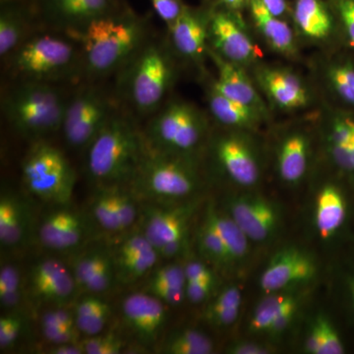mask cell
<instances>
[{"label":"cell","mask_w":354,"mask_h":354,"mask_svg":"<svg viewBox=\"0 0 354 354\" xmlns=\"http://www.w3.org/2000/svg\"><path fill=\"white\" fill-rule=\"evenodd\" d=\"M80 46L84 75L104 78L120 73L148 41L147 23L129 8L91 23L72 35Z\"/></svg>","instance_id":"1"},{"label":"cell","mask_w":354,"mask_h":354,"mask_svg":"<svg viewBox=\"0 0 354 354\" xmlns=\"http://www.w3.org/2000/svg\"><path fill=\"white\" fill-rule=\"evenodd\" d=\"M87 149L88 174L97 183L113 187L132 183L149 146L144 132L118 109Z\"/></svg>","instance_id":"2"},{"label":"cell","mask_w":354,"mask_h":354,"mask_svg":"<svg viewBox=\"0 0 354 354\" xmlns=\"http://www.w3.org/2000/svg\"><path fill=\"white\" fill-rule=\"evenodd\" d=\"M58 34L32 32L6 60L11 76L19 81L57 84L84 75L80 46L67 35Z\"/></svg>","instance_id":"3"},{"label":"cell","mask_w":354,"mask_h":354,"mask_svg":"<svg viewBox=\"0 0 354 354\" xmlns=\"http://www.w3.org/2000/svg\"><path fill=\"white\" fill-rule=\"evenodd\" d=\"M171 48L147 41L121 73L125 99L140 115H153L164 106L176 78Z\"/></svg>","instance_id":"4"},{"label":"cell","mask_w":354,"mask_h":354,"mask_svg":"<svg viewBox=\"0 0 354 354\" xmlns=\"http://www.w3.org/2000/svg\"><path fill=\"white\" fill-rule=\"evenodd\" d=\"M67 101L57 84L19 81L2 108L16 131L38 141L62 129Z\"/></svg>","instance_id":"5"},{"label":"cell","mask_w":354,"mask_h":354,"mask_svg":"<svg viewBox=\"0 0 354 354\" xmlns=\"http://www.w3.org/2000/svg\"><path fill=\"white\" fill-rule=\"evenodd\" d=\"M208 132L206 113L189 102L171 100L153 114L144 134L156 152L191 158Z\"/></svg>","instance_id":"6"},{"label":"cell","mask_w":354,"mask_h":354,"mask_svg":"<svg viewBox=\"0 0 354 354\" xmlns=\"http://www.w3.org/2000/svg\"><path fill=\"white\" fill-rule=\"evenodd\" d=\"M23 181L34 196L53 204L66 205L75 186V172L62 151L38 140L23 160Z\"/></svg>","instance_id":"7"},{"label":"cell","mask_w":354,"mask_h":354,"mask_svg":"<svg viewBox=\"0 0 354 354\" xmlns=\"http://www.w3.org/2000/svg\"><path fill=\"white\" fill-rule=\"evenodd\" d=\"M131 183L144 197L183 199L198 189L199 177L191 158L156 152L149 147Z\"/></svg>","instance_id":"8"},{"label":"cell","mask_w":354,"mask_h":354,"mask_svg":"<svg viewBox=\"0 0 354 354\" xmlns=\"http://www.w3.org/2000/svg\"><path fill=\"white\" fill-rule=\"evenodd\" d=\"M118 111L106 91L84 86L67 101L62 130L73 148H88L109 118Z\"/></svg>","instance_id":"9"},{"label":"cell","mask_w":354,"mask_h":354,"mask_svg":"<svg viewBox=\"0 0 354 354\" xmlns=\"http://www.w3.org/2000/svg\"><path fill=\"white\" fill-rule=\"evenodd\" d=\"M209 44L216 55L248 70L259 64L263 57L260 46L249 34L242 14L216 6L214 2L209 18Z\"/></svg>","instance_id":"10"},{"label":"cell","mask_w":354,"mask_h":354,"mask_svg":"<svg viewBox=\"0 0 354 354\" xmlns=\"http://www.w3.org/2000/svg\"><path fill=\"white\" fill-rule=\"evenodd\" d=\"M35 6L50 30L69 37L125 8L121 0H35Z\"/></svg>","instance_id":"11"},{"label":"cell","mask_w":354,"mask_h":354,"mask_svg":"<svg viewBox=\"0 0 354 354\" xmlns=\"http://www.w3.org/2000/svg\"><path fill=\"white\" fill-rule=\"evenodd\" d=\"M252 77L268 106L283 113L304 111L313 104V93L308 83L295 70L279 65L253 66Z\"/></svg>","instance_id":"12"},{"label":"cell","mask_w":354,"mask_h":354,"mask_svg":"<svg viewBox=\"0 0 354 354\" xmlns=\"http://www.w3.org/2000/svg\"><path fill=\"white\" fill-rule=\"evenodd\" d=\"M212 2L192 7L186 4L178 18L167 27L172 53L189 64L200 65L209 57Z\"/></svg>","instance_id":"13"},{"label":"cell","mask_w":354,"mask_h":354,"mask_svg":"<svg viewBox=\"0 0 354 354\" xmlns=\"http://www.w3.org/2000/svg\"><path fill=\"white\" fill-rule=\"evenodd\" d=\"M214 141V155L223 172L234 183L251 187L260 180L259 158L249 133L227 129Z\"/></svg>","instance_id":"14"},{"label":"cell","mask_w":354,"mask_h":354,"mask_svg":"<svg viewBox=\"0 0 354 354\" xmlns=\"http://www.w3.org/2000/svg\"><path fill=\"white\" fill-rule=\"evenodd\" d=\"M209 57L215 64L218 77L209 84L221 95L246 106H251L270 115L269 106L266 102L248 69L228 62L209 48Z\"/></svg>","instance_id":"15"},{"label":"cell","mask_w":354,"mask_h":354,"mask_svg":"<svg viewBox=\"0 0 354 354\" xmlns=\"http://www.w3.org/2000/svg\"><path fill=\"white\" fill-rule=\"evenodd\" d=\"M315 274L316 266L311 257L297 249H286L270 261L261 277V290L272 295L288 286L306 283Z\"/></svg>","instance_id":"16"},{"label":"cell","mask_w":354,"mask_h":354,"mask_svg":"<svg viewBox=\"0 0 354 354\" xmlns=\"http://www.w3.org/2000/svg\"><path fill=\"white\" fill-rule=\"evenodd\" d=\"M76 288L73 274L59 260H43L32 268L30 291L32 297L39 302L68 301Z\"/></svg>","instance_id":"17"},{"label":"cell","mask_w":354,"mask_h":354,"mask_svg":"<svg viewBox=\"0 0 354 354\" xmlns=\"http://www.w3.org/2000/svg\"><path fill=\"white\" fill-rule=\"evenodd\" d=\"M251 23L270 50L286 58H297V32L290 21L272 15L260 0H251L247 8Z\"/></svg>","instance_id":"18"},{"label":"cell","mask_w":354,"mask_h":354,"mask_svg":"<svg viewBox=\"0 0 354 354\" xmlns=\"http://www.w3.org/2000/svg\"><path fill=\"white\" fill-rule=\"evenodd\" d=\"M291 23L298 36L319 44L330 38L337 24L329 0H295Z\"/></svg>","instance_id":"19"},{"label":"cell","mask_w":354,"mask_h":354,"mask_svg":"<svg viewBox=\"0 0 354 354\" xmlns=\"http://www.w3.org/2000/svg\"><path fill=\"white\" fill-rule=\"evenodd\" d=\"M230 215L253 241H264L278 225V212L260 197H239L230 203Z\"/></svg>","instance_id":"20"},{"label":"cell","mask_w":354,"mask_h":354,"mask_svg":"<svg viewBox=\"0 0 354 354\" xmlns=\"http://www.w3.org/2000/svg\"><path fill=\"white\" fill-rule=\"evenodd\" d=\"M125 322L140 339L153 342L165 322V304L151 293H134L122 304Z\"/></svg>","instance_id":"21"},{"label":"cell","mask_w":354,"mask_h":354,"mask_svg":"<svg viewBox=\"0 0 354 354\" xmlns=\"http://www.w3.org/2000/svg\"><path fill=\"white\" fill-rule=\"evenodd\" d=\"M206 100L211 118L227 129L257 132L269 118L258 109L221 95L211 85L207 90Z\"/></svg>","instance_id":"22"},{"label":"cell","mask_w":354,"mask_h":354,"mask_svg":"<svg viewBox=\"0 0 354 354\" xmlns=\"http://www.w3.org/2000/svg\"><path fill=\"white\" fill-rule=\"evenodd\" d=\"M193 209V205L171 208L153 207L144 220V235L157 250L165 244L184 239Z\"/></svg>","instance_id":"23"},{"label":"cell","mask_w":354,"mask_h":354,"mask_svg":"<svg viewBox=\"0 0 354 354\" xmlns=\"http://www.w3.org/2000/svg\"><path fill=\"white\" fill-rule=\"evenodd\" d=\"M87 234V227L78 214L60 209L46 216L39 225V241L51 250L65 251L75 248Z\"/></svg>","instance_id":"24"},{"label":"cell","mask_w":354,"mask_h":354,"mask_svg":"<svg viewBox=\"0 0 354 354\" xmlns=\"http://www.w3.org/2000/svg\"><path fill=\"white\" fill-rule=\"evenodd\" d=\"M310 140L302 129L286 133L277 151V169L281 180L297 184L304 179L308 169Z\"/></svg>","instance_id":"25"},{"label":"cell","mask_w":354,"mask_h":354,"mask_svg":"<svg viewBox=\"0 0 354 354\" xmlns=\"http://www.w3.org/2000/svg\"><path fill=\"white\" fill-rule=\"evenodd\" d=\"M325 128L327 152L342 171L354 174V120L344 113H332Z\"/></svg>","instance_id":"26"},{"label":"cell","mask_w":354,"mask_h":354,"mask_svg":"<svg viewBox=\"0 0 354 354\" xmlns=\"http://www.w3.org/2000/svg\"><path fill=\"white\" fill-rule=\"evenodd\" d=\"M0 12V57L8 59L32 34L31 16L18 0L1 3Z\"/></svg>","instance_id":"27"},{"label":"cell","mask_w":354,"mask_h":354,"mask_svg":"<svg viewBox=\"0 0 354 354\" xmlns=\"http://www.w3.org/2000/svg\"><path fill=\"white\" fill-rule=\"evenodd\" d=\"M29 223V211L19 198L2 194L0 198V243L13 248L24 241Z\"/></svg>","instance_id":"28"},{"label":"cell","mask_w":354,"mask_h":354,"mask_svg":"<svg viewBox=\"0 0 354 354\" xmlns=\"http://www.w3.org/2000/svg\"><path fill=\"white\" fill-rule=\"evenodd\" d=\"M346 203L334 185H326L316 200L315 223L321 239H329L339 230L346 218Z\"/></svg>","instance_id":"29"},{"label":"cell","mask_w":354,"mask_h":354,"mask_svg":"<svg viewBox=\"0 0 354 354\" xmlns=\"http://www.w3.org/2000/svg\"><path fill=\"white\" fill-rule=\"evenodd\" d=\"M206 218L225 242L232 262L243 259L248 253L249 239L234 218L212 208L208 209Z\"/></svg>","instance_id":"30"},{"label":"cell","mask_w":354,"mask_h":354,"mask_svg":"<svg viewBox=\"0 0 354 354\" xmlns=\"http://www.w3.org/2000/svg\"><path fill=\"white\" fill-rule=\"evenodd\" d=\"M324 81L333 97L348 106H354V65L334 62L324 70Z\"/></svg>","instance_id":"31"},{"label":"cell","mask_w":354,"mask_h":354,"mask_svg":"<svg viewBox=\"0 0 354 354\" xmlns=\"http://www.w3.org/2000/svg\"><path fill=\"white\" fill-rule=\"evenodd\" d=\"M158 256L157 249L152 248L127 257H113L115 276L122 283H132L152 269L158 262Z\"/></svg>","instance_id":"32"},{"label":"cell","mask_w":354,"mask_h":354,"mask_svg":"<svg viewBox=\"0 0 354 354\" xmlns=\"http://www.w3.org/2000/svg\"><path fill=\"white\" fill-rule=\"evenodd\" d=\"M297 302L290 295H272L264 298L251 317L250 330L255 333H267L277 317L281 315L291 304Z\"/></svg>","instance_id":"33"},{"label":"cell","mask_w":354,"mask_h":354,"mask_svg":"<svg viewBox=\"0 0 354 354\" xmlns=\"http://www.w3.org/2000/svg\"><path fill=\"white\" fill-rule=\"evenodd\" d=\"M213 349L211 339L196 330H184L174 335L165 348V353L171 354H209Z\"/></svg>","instance_id":"34"},{"label":"cell","mask_w":354,"mask_h":354,"mask_svg":"<svg viewBox=\"0 0 354 354\" xmlns=\"http://www.w3.org/2000/svg\"><path fill=\"white\" fill-rule=\"evenodd\" d=\"M93 216L97 225L109 232H121L120 218L116 209L114 187H106L95 197L92 206Z\"/></svg>","instance_id":"35"},{"label":"cell","mask_w":354,"mask_h":354,"mask_svg":"<svg viewBox=\"0 0 354 354\" xmlns=\"http://www.w3.org/2000/svg\"><path fill=\"white\" fill-rule=\"evenodd\" d=\"M22 298V279L15 265H2L0 270V304L6 309L19 305Z\"/></svg>","instance_id":"36"},{"label":"cell","mask_w":354,"mask_h":354,"mask_svg":"<svg viewBox=\"0 0 354 354\" xmlns=\"http://www.w3.org/2000/svg\"><path fill=\"white\" fill-rule=\"evenodd\" d=\"M199 242L203 252L212 261L221 264L232 262L225 242L207 218L200 230Z\"/></svg>","instance_id":"37"},{"label":"cell","mask_w":354,"mask_h":354,"mask_svg":"<svg viewBox=\"0 0 354 354\" xmlns=\"http://www.w3.org/2000/svg\"><path fill=\"white\" fill-rule=\"evenodd\" d=\"M108 256L109 254L106 253V251L101 250V249H95V250L84 253L76 261L75 266H74L73 276L75 278L77 286L85 288L88 281L94 274L95 270Z\"/></svg>","instance_id":"38"},{"label":"cell","mask_w":354,"mask_h":354,"mask_svg":"<svg viewBox=\"0 0 354 354\" xmlns=\"http://www.w3.org/2000/svg\"><path fill=\"white\" fill-rule=\"evenodd\" d=\"M109 316L111 307L108 302L102 300V304L88 315L75 317L77 329L80 334L88 337L101 334L104 326L108 323Z\"/></svg>","instance_id":"39"},{"label":"cell","mask_w":354,"mask_h":354,"mask_svg":"<svg viewBox=\"0 0 354 354\" xmlns=\"http://www.w3.org/2000/svg\"><path fill=\"white\" fill-rule=\"evenodd\" d=\"M113 187L116 209H118L121 232H122L134 225L138 218V207L130 193L120 189L118 186H113Z\"/></svg>","instance_id":"40"},{"label":"cell","mask_w":354,"mask_h":354,"mask_svg":"<svg viewBox=\"0 0 354 354\" xmlns=\"http://www.w3.org/2000/svg\"><path fill=\"white\" fill-rule=\"evenodd\" d=\"M83 346L87 354H118L122 353L124 342L113 335H97L88 337Z\"/></svg>","instance_id":"41"},{"label":"cell","mask_w":354,"mask_h":354,"mask_svg":"<svg viewBox=\"0 0 354 354\" xmlns=\"http://www.w3.org/2000/svg\"><path fill=\"white\" fill-rule=\"evenodd\" d=\"M315 322L319 326L321 334L320 354H342L344 353L339 335L335 332L332 324L322 315L316 318Z\"/></svg>","instance_id":"42"},{"label":"cell","mask_w":354,"mask_h":354,"mask_svg":"<svg viewBox=\"0 0 354 354\" xmlns=\"http://www.w3.org/2000/svg\"><path fill=\"white\" fill-rule=\"evenodd\" d=\"M186 286L185 272L177 265H167L160 268L153 274L149 286H174L184 288Z\"/></svg>","instance_id":"43"},{"label":"cell","mask_w":354,"mask_h":354,"mask_svg":"<svg viewBox=\"0 0 354 354\" xmlns=\"http://www.w3.org/2000/svg\"><path fill=\"white\" fill-rule=\"evenodd\" d=\"M23 327L22 318L15 314L0 319V348L6 349L12 346L19 337Z\"/></svg>","instance_id":"44"},{"label":"cell","mask_w":354,"mask_h":354,"mask_svg":"<svg viewBox=\"0 0 354 354\" xmlns=\"http://www.w3.org/2000/svg\"><path fill=\"white\" fill-rule=\"evenodd\" d=\"M150 2L153 11L167 27L180 16L186 6L183 0H150Z\"/></svg>","instance_id":"45"},{"label":"cell","mask_w":354,"mask_h":354,"mask_svg":"<svg viewBox=\"0 0 354 354\" xmlns=\"http://www.w3.org/2000/svg\"><path fill=\"white\" fill-rule=\"evenodd\" d=\"M152 248H155V247L151 244V242L142 232V234L131 235L125 239L118 248L115 257H127V256L135 255V254L144 252V251L150 250Z\"/></svg>","instance_id":"46"},{"label":"cell","mask_w":354,"mask_h":354,"mask_svg":"<svg viewBox=\"0 0 354 354\" xmlns=\"http://www.w3.org/2000/svg\"><path fill=\"white\" fill-rule=\"evenodd\" d=\"M242 297L241 290L235 286L225 288L221 291L216 299L209 304L206 312L218 311V310L241 307Z\"/></svg>","instance_id":"47"},{"label":"cell","mask_w":354,"mask_h":354,"mask_svg":"<svg viewBox=\"0 0 354 354\" xmlns=\"http://www.w3.org/2000/svg\"><path fill=\"white\" fill-rule=\"evenodd\" d=\"M41 330H43L44 337L55 346L78 342L79 334H80L78 330L70 329L65 326L41 327Z\"/></svg>","instance_id":"48"},{"label":"cell","mask_w":354,"mask_h":354,"mask_svg":"<svg viewBox=\"0 0 354 354\" xmlns=\"http://www.w3.org/2000/svg\"><path fill=\"white\" fill-rule=\"evenodd\" d=\"M41 327L65 326L70 329H77L75 316L72 315L66 310L60 308L51 310L44 314L41 317Z\"/></svg>","instance_id":"49"},{"label":"cell","mask_w":354,"mask_h":354,"mask_svg":"<svg viewBox=\"0 0 354 354\" xmlns=\"http://www.w3.org/2000/svg\"><path fill=\"white\" fill-rule=\"evenodd\" d=\"M149 293L158 298L160 301L169 305H178L186 297L185 286L174 288V286H149Z\"/></svg>","instance_id":"50"},{"label":"cell","mask_w":354,"mask_h":354,"mask_svg":"<svg viewBox=\"0 0 354 354\" xmlns=\"http://www.w3.org/2000/svg\"><path fill=\"white\" fill-rule=\"evenodd\" d=\"M213 281L214 279H205V281L186 283V297L192 304H200V302L204 301L211 293L212 288H213Z\"/></svg>","instance_id":"51"},{"label":"cell","mask_w":354,"mask_h":354,"mask_svg":"<svg viewBox=\"0 0 354 354\" xmlns=\"http://www.w3.org/2000/svg\"><path fill=\"white\" fill-rule=\"evenodd\" d=\"M241 307L218 310V311L206 312V318L209 322L218 327H227L236 321Z\"/></svg>","instance_id":"52"},{"label":"cell","mask_w":354,"mask_h":354,"mask_svg":"<svg viewBox=\"0 0 354 354\" xmlns=\"http://www.w3.org/2000/svg\"><path fill=\"white\" fill-rule=\"evenodd\" d=\"M297 302L291 304L281 315L277 317L274 322L270 326L269 330H267L268 334L278 335L283 332V330L290 326L293 317H295V313H297Z\"/></svg>","instance_id":"53"},{"label":"cell","mask_w":354,"mask_h":354,"mask_svg":"<svg viewBox=\"0 0 354 354\" xmlns=\"http://www.w3.org/2000/svg\"><path fill=\"white\" fill-rule=\"evenodd\" d=\"M186 283L213 279V274L207 266L200 262H190L184 268Z\"/></svg>","instance_id":"54"},{"label":"cell","mask_w":354,"mask_h":354,"mask_svg":"<svg viewBox=\"0 0 354 354\" xmlns=\"http://www.w3.org/2000/svg\"><path fill=\"white\" fill-rule=\"evenodd\" d=\"M260 2L272 15L291 22V4L288 0H260Z\"/></svg>","instance_id":"55"},{"label":"cell","mask_w":354,"mask_h":354,"mask_svg":"<svg viewBox=\"0 0 354 354\" xmlns=\"http://www.w3.org/2000/svg\"><path fill=\"white\" fill-rule=\"evenodd\" d=\"M228 353L232 354H268L271 353L270 349L259 344L250 342H241L234 344Z\"/></svg>","instance_id":"56"},{"label":"cell","mask_w":354,"mask_h":354,"mask_svg":"<svg viewBox=\"0 0 354 354\" xmlns=\"http://www.w3.org/2000/svg\"><path fill=\"white\" fill-rule=\"evenodd\" d=\"M53 354H83L85 353L83 342H68V344H57L48 351Z\"/></svg>","instance_id":"57"},{"label":"cell","mask_w":354,"mask_h":354,"mask_svg":"<svg viewBox=\"0 0 354 354\" xmlns=\"http://www.w3.org/2000/svg\"><path fill=\"white\" fill-rule=\"evenodd\" d=\"M250 2L251 0H216V1H214V4L232 11V12L242 14L247 10Z\"/></svg>","instance_id":"58"},{"label":"cell","mask_w":354,"mask_h":354,"mask_svg":"<svg viewBox=\"0 0 354 354\" xmlns=\"http://www.w3.org/2000/svg\"><path fill=\"white\" fill-rule=\"evenodd\" d=\"M7 1H11V0H1V3H3V2H7Z\"/></svg>","instance_id":"59"},{"label":"cell","mask_w":354,"mask_h":354,"mask_svg":"<svg viewBox=\"0 0 354 354\" xmlns=\"http://www.w3.org/2000/svg\"><path fill=\"white\" fill-rule=\"evenodd\" d=\"M353 298H354V281H353Z\"/></svg>","instance_id":"60"}]
</instances>
